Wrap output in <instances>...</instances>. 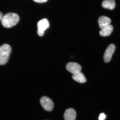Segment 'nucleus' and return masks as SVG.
<instances>
[{
	"label": "nucleus",
	"mask_w": 120,
	"mask_h": 120,
	"mask_svg": "<svg viewBox=\"0 0 120 120\" xmlns=\"http://www.w3.org/2000/svg\"><path fill=\"white\" fill-rule=\"evenodd\" d=\"M66 68L68 71L73 74L80 72L82 69L79 64L75 62L68 63L66 66Z\"/></svg>",
	"instance_id": "obj_6"
},
{
	"label": "nucleus",
	"mask_w": 120,
	"mask_h": 120,
	"mask_svg": "<svg viewBox=\"0 0 120 120\" xmlns=\"http://www.w3.org/2000/svg\"><path fill=\"white\" fill-rule=\"evenodd\" d=\"M49 26V22L47 19H43L40 20L37 24L38 35L40 37L43 36L44 34V31Z\"/></svg>",
	"instance_id": "obj_4"
},
{
	"label": "nucleus",
	"mask_w": 120,
	"mask_h": 120,
	"mask_svg": "<svg viewBox=\"0 0 120 120\" xmlns=\"http://www.w3.org/2000/svg\"><path fill=\"white\" fill-rule=\"evenodd\" d=\"M115 5V0H104L102 3V6L103 8L110 10L113 9Z\"/></svg>",
	"instance_id": "obj_11"
},
{
	"label": "nucleus",
	"mask_w": 120,
	"mask_h": 120,
	"mask_svg": "<svg viewBox=\"0 0 120 120\" xmlns=\"http://www.w3.org/2000/svg\"><path fill=\"white\" fill-rule=\"evenodd\" d=\"M34 2L38 3H42L46 2L48 0H33Z\"/></svg>",
	"instance_id": "obj_13"
},
{
	"label": "nucleus",
	"mask_w": 120,
	"mask_h": 120,
	"mask_svg": "<svg viewBox=\"0 0 120 120\" xmlns=\"http://www.w3.org/2000/svg\"><path fill=\"white\" fill-rule=\"evenodd\" d=\"M106 116L105 114L103 113L100 114L99 117V120H103L105 118Z\"/></svg>",
	"instance_id": "obj_12"
},
{
	"label": "nucleus",
	"mask_w": 120,
	"mask_h": 120,
	"mask_svg": "<svg viewBox=\"0 0 120 120\" xmlns=\"http://www.w3.org/2000/svg\"><path fill=\"white\" fill-rule=\"evenodd\" d=\"M19 17L15 13H7L3 16L1 20V24L4 27L9 28L15 25L19 22Z\"/></svg>",
	"instance_id": "obj_1"
},
{
	"label": "nucleus",
	"mask_w": 120,
	"mask_h": 120,
	"mask_svg": "<svg viewBox=\"0 0 120 120\" xmlns=\"http://www.w3.org/2000/svg\"><path fill=\"white\" fill-rule=\"evenodd\" d=\"M113 29L112 25H109L100 30L99 32L100 35L103 37L108 36L111 34Z\"/></svg>",
	"instance_id": "obj_10"
},
{
	"label": "nucleus",
	"mask_w": 120,
	"mask_h": 120,
	"mask_svg": "<svg viewBox=\"0 0 120 120\" xmlns=\"http://www.w3.org/2000/svg\"><path fill=\"white\" fill-rule=\"evenodd\" d=\"M40 102L42 107L47 111H51L53 109L54 103L49 98L43 96L40 99Z\"/></svg>",
	"instance_id": "obj_3"
},
{
	"label": "nucleus",
	"mask_w": 120,
	"mask_h": 120,
	"mask_svg": "<svg viewBox=\"0 0 120 120\" xmlns=\"http://www.w3.org/2000/svg\"><path fill=\"white\" fill-rule=\"evenodd\" d=\"M3 17V13L1 12H0V21L2 20Z\"/></svg>",
	"instance_id": "obj_14"
},
{
	"label": "nucleus",
	"mask_w": 120,
	"mask_h": 120,
	"mask_svg": "<svg viewBox=\"0 0 120 120\" xmlns=\"http://www.w3.org/2000/svg\"><path fill=\"white\" fill-rule=\"evenodd\" d=\"M76 117L75 111L72 108L68 109L64 114V120H75Z\"/></svg>",
	"instance_id": "obj_7"
},
{
	"label": "nucleus",
	"mask_w": 120,
	"mask_h": 120,
	"mask_svg": "<svg viewBox=\"0 0 120 120\" xmlns=\"http://www.w3.org/2000/svg\"><path fill=\"white\" fill-rule=\"evenodd\" d=\"M72 78L76 81L80 83H84L86 81V79L83 73L80 72L73 74Z\"/></svg>",
	"instance_id": "obj_9"
},
{
	"label": "nucleus",
	"mask_w": 120,
	"mask_h": 120,
	"mask_svg": "<svg viewBox=\"0 0 120 120\" xmlns=\"http://www.w3.org/2000/svg\"><path fill=\"white\" fill-rule=\"evenodd\" d=\"M11 46L7 44H4L0 46V65L6 64L11 53Z\"/></svg>",
	"instance_id": "obj_2"
},
{
	"label": "nucleus",
	"mask_w": 120,
	"mask_h": 120,
	"mask_svg": "<svg viewBox=\"0 0 120 120\" xmlns=\"http://www.w3.org/2000/svg\"><path fill=\"white\" fill-rule=\"evenodd\" d=\"M115 49V46L113 44H111L108 46L103 56V60L105 62L108 63L110 61Z\"/></svg>",
	"instance_id": "obj_5"
},
{
	"label": "nucleus",
	"mask_w": 120,
	"mask_h": 120,
	"mask_svg": "<svg viewBox=\"0 0 120 120\" xmlns=\"http://www.w3.org/2000/svg\"><path fill=\"white\" fill-rule=\"evenodd\" d=\"M98 23L100 28L101 29L108 26L111 21L109 18L105 16H101L99 18Z\"/></svg>",
	"instance_id": "obj_8"
}]
</instances>
